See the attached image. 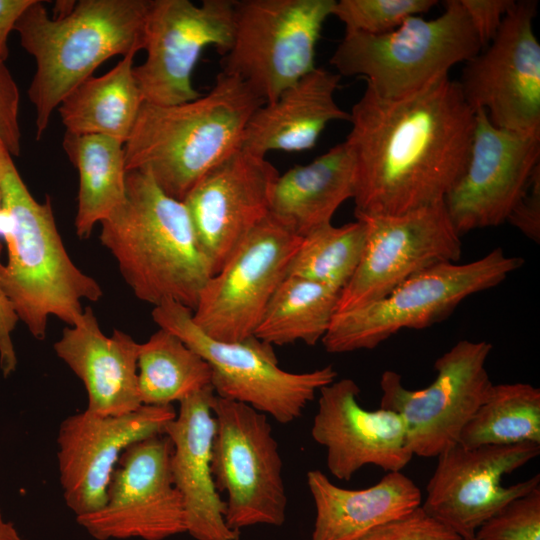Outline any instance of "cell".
<instances>
[{
	"mask_svg": "<svg viewBox=\"0 0 540 540\" xmlns=\"http://www.w3.org/2000/svg\"><path fill=\"white\" fill-rule=\"evenodd\" d=\"M349 114L355 213L400 215L441 202L467 165L475 112L449 76L400 99L366 86Z\"/></svg>",
	"mask_w": 540,
	"mask_h": 540,
	"instance_id": "6da1fadb",
	"label": "cell"
},
{
	"mask_svg": "<svg viewBox=\"0 0 540 540\" xmlns=\"http://www.w3.org/2000/svg\"><path fill=\"white\" fill-rule=\"evenodd\" d=\"M265 101L221 71L210 91L176 105L144 102L124 143L126 171L147 173L183 201L196 183L242 148L246 125Z\"/></svg>",
	"mask_w": 540,
	"mask_h": 540,
	"instance_id": "7a4b0ae2",
	"label": "cell"
},
{
	"mask_svg": "<svg viewBox=\"0 0 540 540\" xmlns=\"http://www.w3.org/2000/svg\"><path fill=\"white\" fill-rule=\"evenodd\" d=\"M101 224L99 239L141 301H174L192 311L213 275L183 201L144 172L126 174L124 201Z\"/></svg>",
	"mask_w": 540,
	"mask_h": 540,
	"instance_id": "3957f363",
	"label": "cell"
},
{
	"mask_svg": "<svg viewBox=\"0 0 540 540\" xmlns=\"http://www.w3.org/2000/svg\"><path fill=\"white\" fill-rule=\"evenodd\" d=\"M0 219L8 252L7 262L0 263V285L19 321L37 340L45 339L50 316L74 325L84 311L81 301L96 302L103 291L73 263L51 199H34L8 151L2 157Z\"/></svg>",
	"mask_w": 540,
	"mask_h": 540,
	"instance_id": "277c9868",
	"label": "cell"
},
{
	"mask_svg": "<svg viewBox=\"0 0 540 540\" xmlns=\"http://www.w3.org/2000/svg\"><path fill=\"white\" fill-rule=\"evenodd\" d=\"M150 0H80L50 18L36 0L15 26L36 64L27 90L35 110L36 138L45 133L62 100L109 58L144 49Z\"/></svg>",
	"mask_w": 540,
	"mask_h": 540,
	"instance_id": "5b68a950",
	"label": "cell"
},
{
	"mask_svg": "<svg viewBox=\"0 0 540 540\" xmlns=\"http://www.w3.org/2000/svg\"><path fill=\"white\" fill-rule=\"evenodd\" d=\"M481 50L460 0H447L433 19L411 16L381 35L345 32L330 64L340 76L366 79L378 96L400 99L448 77L453 66Z\"/></svg>",
	"mask_w": 540,
	"mask_h": 540,
	"instance_id": "8992f818",
	"label": "cell"
},
{
	"mask_svg": "<svg viewBox=\"0 0 540 540\" xmlns=\"http://www.w3.org/2000/svg\"><path fill=\"white\" fill-rule=\"evenodd\" d=\"M523 263L522 258L495 248L468 263L431 266L375 302L336 313L321 342L335 354L371 350L402 329L440 322L465 298L499 285Z\"/></svg>",
	"mask_w": 540,
	"mask_h": 540,
	"instance_id": "52a82bcc",
	"label": "cell"
},
{
	"mask_svg": "<svg viewBox=\"0 0 540 540\" xmlns=\"http://www.w3.org/2000/svg\"><path fill=\"white\" fill-rule=\"evenodd\" d=\"M152 318L209 364L216 396L247 404L282 424L299 418L337 377L332 365L303 373L283 370L273 346L254 335L236 342L215 340L196 326L191 309L174 301L155 306Z\"/></svg>",
	"mask_w": 540,
	"mask_h": 540,
	"instance_id": "ba28073f",
	"label": "cell"
},
{
	"mask_svg": "<svg viewBox=\"0 0 540 540\" xmlns=\"http://www.w3.org/2000/svg\"><path fill=\"white\" fill-rule=\"evenodd\" d=\"M335 0L236 1L232 45L222 71L246 82L264 101L314 70L316 46Z\"/></svg>",
	"mask_w": 540,
	"mask_h": 540,
	"instance_id": "9c48e42d",
	"label": "cell"
},
{
	"mask_svg": "<svg viewBox=\"0 0 540 540\" xmlns=\"http://www.w3.org/2000/svg\"><path fill=\"white\" fill-rule=\"evenodd\" d=\"M212 412L216 430L211 467L218 492L227 496V525L237 531L258 524L281 526L287 495L267 415L216 395Z\"/></svg>",
	"mask_w": 540,
	"mask_h": 540,
	"instance_id": "30bf717a",
	"label": "cell"
},
{
	"mask_svg": "<svg viewBox=\"0 0 540 540\" xmlns=\"http://www.w3.org/2000/svg\"><path fill=\"white\" fill-rule=\"evenodd\" d=\"M491 351L486 341L457 342L435 361L436 378L424 389H407L395 371L382 373L380 408L402 418L413 455L437 457L458 443L493 384L485 367Z\"/></svg>",
	"mask_w": 540,
	"mask_h": 540,
	"instance_id": "8fae6325",
	"label": "cell"
},
{
	"mask_svg": "<svg viewBox=\"0 0 540 540\" xmlns=\"http://www.w3.org/2000/svg\"><path fill=\"white\" fill-rule=\"evenodd\" d=\"M301 240L269 214L203 287L192 311L196 326L224 342L254 335Z\"/></svg>",
	"mask_w": 540,
	"mask_h": 540,
	"instance_id": "7c38bea8",
	"label": "cell"
},
{
	"mask_svg": "<svg viewBox=\"0 0 540 540\" xmlns=\"http://www.w3.org/2000/svg\"><path fill=\"white\" fill-rule=\"evenodd\" d=\"M236 0H150L145 23L146 58L134 66L144 102L176 105L201 94L193 71L203 50L214 47L223 56L234 35Z\"/></svg>",
	"mask_w": 540,
	"mask_h": 540,
	"instance_id": "4fadbf2b",
	"label": "cell"
},
{
	"mask_svg": "<svg viewBox=\"0 0 540 540\" xmlns=\"http://www.w3.org/2000/svg\"><path fill=\"white\" fill-rule=\"evenodd\" d=\"M535 0L514 1L491 42L465 62L458 81L476 112L499 128L540 134V44Z\"/></svg>",
	"mask_w": 540,
	"mask_h": 540,
	"instance_id": "5bb4252c",
	"label": "cell"
},
{
	"mask_svg": "<svg viewBox=\"0 0 540 540\" xmlns=\"http://www.w3.org/2000/svg\"><path fill=\"white\" fill-rule=\"evenodd\" d=\"M355 218L365 225L366 243L336 313L375 302L414 274L461 257L460 235L443 201L400 215L355 213Z\"/></svg>",
	"mask_w": 540,
	"mask_h": 540,
	"instance_id": "9a60e30c",
	"label": "cell"
},
{
	"mask_svg": "<svg viewBox=\"0 0 540 540\" xmlns=\"http://www.w3.org/2000/svg\"><path fill=\"white\" fill-rule=\"evenodd\" d=\"M173 446L166 434L138 441L121 455L105 505L76 517L96 540H164L186 532L182 497L171 474Z\"/></svg>",
	"mask_w": 540,
	"mask_h": 540,
	"instance_id": "2e32d148",
	"label": "cell"
},
{
	"mask_svg": "<svg viewBox=\"0 0 540 540\" xmlns=\"http://www.w3.org/2000/svg\"><path fill=\"white\" fill-rule=\"evenodd\" d=\"M540 454V444L485 445L459 443L437 456L421 508L462 540H475L477 529L504 505L540 486V475L510 486L502 478Z\"/></svg>",
	"mask_w": 540,
	"mask_h": 540,
	"instance_id": "e0dca14e",
	"label": "cell"
},
{
	"mask_svg": "<svg viewBox=\"0 0 540 540\" xmlns=\"http://www.w3.org/2000/svg\"><path fill=\"white\" fill-rule=\"evenodd\" d=\"M539 160L540 134L496 127L477 110L467 165L443 199L457 233L506 222Z\"/></svg>",
	"mask_w": 540,
	"mask_h": 540,
	"instance_id": "ac0fdd59",
	"label": "cell"
},
{
	"mask_svg": "<svg viewBox=\"0 0 540 540\" xmlns=\"http://www.w3.org/2000/svg\"><path fill=\"white\" fill-rule=\"evenodd\" d=\"M177 412L172 405H142L122 416L85 410L65 418L57 435L63 497L76 517L100 510L122 453L132 444L164 434Z\"/></svg>",
	"mask_w": 540,
	"mask_h": 540,
	"instance_id": "d6986e66",
	"label": "cell"
},
{
	"mask_svg": "<svg viewBox=\"0 0 540 540\" xmlns=\"http://www.w3.org/2000/svg\"><path fill=\"white\" fill-rule=\"evenodd\" d=\"M277 169L240 149L202 177L183 200L213 274L269 215Z\"/></svg>",
	"mask_w": 540,
	"mask_h": 540,
	"instance_id": "ffe728a7",
	"label": "cell"
},
{
	"mask_svg": "<svg viewBox=\"0 0 540 540\" xmlns=\"http://www.w3.org/2000/svg\"><path fill=\"white\" fill-rule=\"evenodd\" d=\"M319 393L311 435L326 449L327 468L334 477L349 481L366 465L401 471L411 461L402 418L383 408L364 409L354 380H335Z\"/></svg>",
	"mask_w": 540,
	"mask_h": 540,
	"instance_id": "44dd1931",
	"label": "cell"
},
{
	"mask_svg": "<svg viewBox=\"0 0 540 540\" xmlns=\"http://www.w3.org/2000/svg\"><path fill=\"white\" fill-rule=\"evenodd\" d=\"M214 395L209 386L181 400L164 434L173 446L171 474L183 500L186 532L196 540H239L240 531L226 523V504L212 473Z\"/></svg>",
	"mask_w": 540,
	"mask_h": 540,
	"instance_id": "7402d4cb",
	"label": "cell"
},
{
	"mask_svg": "<svg viewBox=\"0 0 540 540\" xmlns=\"http://www.w3.org/2000/svg\"><path fill=\"white\" fill-rule=\"evenodd\" d=\"M140 343L114 329L101 330L90 307L55 342L57 356L82 381L87 391L86 410L100 416H122L142 406L138 387Z\"/></svg>",
	"mask_w": 540,
	"mask_h": 540,
	"instance_id": "603a6c76",
	"label": "cell"
},
{
	"mask_svg": "<svg viewBox=\"0 0 540 540\" xmlns=\"http://www.w3.org/2000/svg\"><path fill=\"white\" fill-rule=\"evenodd\" d=\"M340 78L316 67L274 101L262 104L246 125L241 149L261 157L270 151L312 149L329 123L350 119L335 100Z\"/></svg>",
	"mask_w": 540,
	"mask_h": 540,
	"instance_id": "cb8c5ba5",
	"label": "cell"
},
{
	"mask_svg": "<svg viewBox=\"0 0 540 540\" xmlns=\"http://www.w3.org/2000/svg\"><path fill=\"white\" fill-rule=\"evenodd\" d=\"M307 484L316 510L312 540H357L422 503L420 489L401 471L387 472L371 487L351 490L311 470Z\"/></svg>",
	"mask_w": 540,
	"mask_h": 540,
	"instance_id": "d4e9b609",
	"label": "cell"
},
{
	"mask_svg": "<svg viewBox=\"0 0 540 540\" xmlns=\"http://www.w3.org/2000/svg\"><path fill=\"white\" fill-rule=\"evenodd\" d=\"M355 193V167L346 142L312 162L296 165L277 177L269 214L303 237L330 224L337 209Z\"/></svg>",
	"mask_w": 540,
	"mask_h": 540,
	"instance_id": "484cf974",
	"label": "cell"
},
{
	"mask_svg": "<svg viewBox=\"0 0 540 540\" xmlns=\"http://www.w3.org/2000/svg\"><path fill=\"white\" fill-rule=\"evenodd\" d=\"M136 53L123 56L102 76L87 78L62 100L57 111L66 133L127 141L144 103L133 71Z\"/></svg>",
	"mask_w": 540,
	"mask_h": 540,
	"instance_id": "4316f807",
	"label": "cell"
},
{
	"mask_svg": "<svg viewBox=\"0 0 540 540\" xmlns=\"http://www.w3.org/2000/svg\"><path fill=\"white\" fill-rule=\"evenodd\" d=\"M63 149L79 173L75 230L86 239L124 201V143L104 135L65 133Z\"/></svg>",
	"mask_w": 540,
	"mask_h": 540,
	"instance_id": "83f0119b",
	"label": "cell"
},
{
	"mask_svg": "<svg viewBox=\"0 0 540 540\" xmlns=\"http://www.w3.org/2000/svg\"><path fill=\"white\" fill-rule=\"evenodd\" d=\"M339 292L322 284L286 276L270 299L254 336L270 345L322 341L336 314Z\"/></svg>",
	"mask_w": 540,
	"mask_h": 540,
	"instance_id": "f1b7e54d",
	"label": "cell"
},
{
	"mask_svg": "<svg viewBox=\"0 0 540 540\" xmlns=\"http://www.w3.org/2000/svg\"><path fill=\"white\" fill-rule=\"evenodd\" d=\"M209 364L174 333L159 328L140 344L138 387L142 405L165 406L211 386Z\"/></svg>",
	"mask_w": 540,
	"mask_h": 540,
	"instance_id": "f546056e",
	"label": "cell"
},
{
	"mask_svg": "<svg viewBox=\"0 0 540 540\" xmlns=\"http://www.w3.org/2000/svg\"><path fill=\"white\" fill-rule=\"evenodd\" d=\"M458 443L467 448L540 444V389L522 382L492 384Z\"/></svg>",
	"mask_w": 540,
	"mask_h": 540,
	"instance_id": "4dcf8cb0",
	"label": "cell"
},
{
	"mask_svg": "<svg viewBox=\"0 0 540 540\" xmlns=\"http://www.w3.org/2000/svg\"><path fill=\"white\" fill-rule=\"evenodd\" d=\"M365 243V225L358 219L319 227L302 237L286 276L302 277L340 293L353 277Z\"/></svg>",
	"mask_w": 540,
	"mask_h": 540,
	"instance_id": "1f68e13d",
	"label": "cell"
},
{
	"mask_svg": "<svg viewBox=\"0 0 540 540\" xmlns=\"http://www.w3.org/2000/svg\"><path fill=\"white\" fill-rule=\"evenodd\" d=\"M436 0H340L332 16L345 26V32L381 35L398 28L407 18L428 12Z\"/></svg>",
	"mask_w": 540,
	"mask_h": 540,
	"instance_id": "d6a6232c",
	"label": "cell"
},
{
	"mask_svg": "<svg viewBox=\"0 0 540 540\" xmlns=\"http://www.w3.org/2000/svg\"><path fill=\"white\" fill-rule=\"evenodd\" d=\"M475 540H540V486L504 505L477 529Z\"/></svg>",
	"mask_w": 540,
	"mask_h": 540,
	"instance_id": "836d02e7",
	"label": "cell"
},
{
	"mask_svg": "<svg viewBox=\"0 0 540 540\" xmlns=\"http://www.w3.org/2000/svg\"><path fill=\"white\" fill-rule=\"evenodd\" d=\"M357 540H462L450 528L427 514L421 506L378 526Z\"/></svg>",
	"mask_w": 540,
	"mask_h": 540,
	"instance_id": "e575fe53",
	"label": "cell"
},
{
	"mask_svg": "<svg viewBox=\"0 0 540 540\" xmlns=\"http://www.w3.org/2000/svg\"><path fill=\"white\" fill-rule=\"evenodd\" d=\"M20 94L5 62L0 61V144L11 156L21 153Z\"/></svg>",
	"mask_w": 540,
	"mask_h": 540,
	"instance_id": "d590c367",
	"label": "cell"
},
{
	"mask_svg": "<svg viewBox=\"0 0 540 540\" xmlns=\"http://www.w3.org/2000/svg\"><path fill=\"white\" fill-rule=\"evenodd\" d=\"M513 2L514 0H460L482 49L495 37Z\"/></svg>",
	"mask_w": 540,
	"mask_h": 540,
	"instance_id": "8d00e7d4",
	"label": "cell"
},
{
	"mask_svg": "<svg viewBox=\"0 0 540 540\" xmlns=\"http://www.w3.org/2000/svg\"><path fill=\"white\" fill-rule=\"evenodd\" d=\"M507 221L520 230L527 238L540 242V166L520 199L510 212Z\"/></svg>",
	"mask_w": 540,
	"mask_h": 540,
	"instance_id": "74e56055",
	"label": "cell"
},
{
	"mask_svg": "<svg viewBox=\"0 0 540 540\" xmlns=\"http://www.w3.org/2000/svg\"><path fill=\"white\" fill-rule=\"evenodd\" d=\"M18 322L15 308L0 285V370L4 377L12 375L17 367L12 334Z\"/></svg>",
	"mask_w": 540,
	"mask_h": 540,
	"instance_id": "f35d334b",
	"label": "cell"
},
{
	"mask_svg": "<svg viewBox=\"0 0 540 540\" xmlns=\"http://www.w3.org/2000/svg\"><path fill=\"white\" fill-rule=\"evenodd\" d=\"M35 1L0 0V61L5 62L9 55L7 40L10 32Z\"/></svg>",
	"mask_w": 540,
	"mask_h": 540,
	"instance_id": "ab89813d",
	"label": "cell"
},
{
	"mask_svg": "<svg viewBox=\"0 0 540 540\" xmlns=\"http://www.w3.org/2000/svg\"><path fill=\"white\" fill-rule=\"evenodd\" d=\"M0 540H26L21 537L11 521L4 519L0 509Z\"/></svg>",
	"mask_w": 540,
	"mask_h": 540,
	"instance_id": "60d3db41",
	"label": "cell"
},
{
	"mask_svg": "<svg viewBox=\"0 0 540 540\" xmlns=\"http://www.w3.org/2000/svg\"><path fill=\"white\" fill-rule=\"evenodd\" d=\"M5 151H7L5 147L2 144H0V216H1V206H2V157ZM0 254H1V244H0Z\"/></svg>",
	"mask_w": 540,
	"mask_h": 540,
	"instance_id": "b9f144b4",
	"label": "cell"
}]
</instances>
